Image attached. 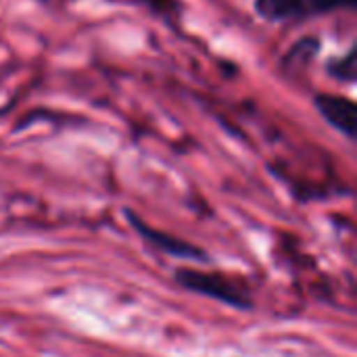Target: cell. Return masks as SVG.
<instances>
[{"label":"cell","mask_w":357,"mask_h":357,"mask_svg":"<svg viewBox=\"0 0 357 357\" xmlns=\"http://www.w3.org/2000/svg\"><path fill=\"white\" fill-rule=\"evenodd\" d=\"M132 218V215H130ZM132 222H134V228L138 230V232H142L146 238H149V243H153L155 247H159V249H163V251H167V253H174V255H195V257H201L203 253L199 251V249H195L192 245H186V243H182L180 238H174V236H169V234H163V232H157V230H151V228H146V224L142 222V220H136V218H132Z\"/></svg>","instance_id":"cell-4"},{"label":"cell","mask_w":357,"mask_h":357,"mask_svg":"<svg viewBox=\"0 0 357 357\" xmlns=\"http://www.w3.org/2000/svg\"><path fill=\"white\" fill-rule=\"evenodd\" d=\"M316 105L320 113L333 123L337 130H341L347 136H354L356 132V105L349 98L333 96V94H320L316 96Z\"/></svg>","instance_id":"cell-3"},{"label":"cell","mask_w":357,"mask_h":357,"mask_svg":"<svg viewBox=\"0 0 357 357\" xmlns=\"http://www.w3.org/2000/svg\"><path fill=\"white\" fill-rule=\"evenodd\" d=\"M178 280L190 291L209 295V297L226 301L230 305H236V307H249L251 305L245 291L238 284H234L232 280H228V278H224L220 274H203V272H197V270H180Z\"/></svg>","instance_id":"cell-2"},{"label":"cell","mask_w":357,"mask_h":357,"mask_svg":"<svg viewBox=\"0 0 357 357\" xmlns=\"http://www.w3.org/2000/svg\"><path fill=\"white\" fill-rule=\"evenodd\" d=\"M354 6L356 0H255L259 15L270 21H297Z\"/></svg>","instance_id":"cell-1"}]
</instances>
